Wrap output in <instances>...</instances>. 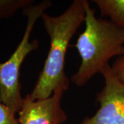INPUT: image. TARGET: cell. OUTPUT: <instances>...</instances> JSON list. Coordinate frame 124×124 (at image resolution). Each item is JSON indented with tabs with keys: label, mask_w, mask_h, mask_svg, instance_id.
<instances>
[{
	"label": "cell",
	"mask_w": 124,
	"mask_h": 124,
	"mask_svg": "<svg viewBox=\"0 0 124 124\" xmlns=\"http://www.w3.org/2000/svg\"><path fill=\"white\" fill-rule=\"evenodd\" d=\"M65 91L58 88L48 98L34 100L28 94L23 97L18 112L19 124H62L68 119L62 107V99Z\"/></svg>",
	"instance_id": "cell-5"
},
{
	"label": "cell",
	"mask_w": 124,
	"mask_h": 124,
	"mask_svg": "<svg viewBox=\"0 0 124 124\" xmlns=\"http://www.w3.org/2000/svg\"><path fill=\"white\" fill-rule=\"evenodd\" d=\"M13 111L0 102V124H19Z\"/></svg>",
	"instance_id": "cell-8"
},
{
	"label": "cell",
	"mask_w": 124,
	"mask_h": 124,
	"mask_svg": "<svg viewBox=\"0 0 124 124\" xmlns=\"http://www.w3.org/2000/svg\"><path fill=\"white\" fill-rule=\"evenodd\" d=\"M85 0H74L70 6L59 16L47 13L41 16L45 30L48 33L50 46L32 91L29 94L34 100L50 97L58 88L66 91L70 79L65 72V59L71 39L85 22Z\"/></svg>",
	"instance_id": "cell-1"
},
{
	"label": "cell",
	"mask_w": 124,
	"mask_h": 124,
	"mask_svg": "<svg viewBox=\"0 0 124 124\" xmlns=\"http://www.w3.org/2000/svg\"><path fill=\"white\" fill-rule=\"evenodd\" d=\"M85 29L74 47L81 59L79 69L71 77L76 85L84 86L109 64L115 57L124 55V28L95 16V10L85 1Z\"/></svg>",
	"instance_id": "cell-2"
},
{
	"label": "cell",
	"mask_w": 124,
	"mask_h": 124,
	"mask_svg": "<svg viewBox=\"0 0 124 124\" xmlns=\"http://www.w3.org/2000/svg\"><path fill=\"white\" fill-rule=\"evenodd\" d=\"M32 4V0H0V19L11 17L18 10Z\"/></svg>",
	"instance_id": "cell-7"
},
{
	"label": "cell",
	"mask_w": 124,
	"mask_h": 124,
	"mask_svg": "<svg viewBox=\"0 0 124 124\" xmlns=\"http://www.w3.org/2000/svg\"><path fill=\"white\" fill-rule=\"evenodd\" d=\"M104 86L97 94L99 108L81 124H124V83L115 75L110 64L101 72Z\"/></svg>",
	"instance_id": "cell-4"
},
{
	"label": "cell",
	"mask_w": 124,
	"mask_h": 124,
	"mask_svg": "<svg viewBox=\"0 0 124 124\" xmlns=\"http://www.w3.org/2000/svg\"><path fill=\"white\" fill-rule=\"evenodd\" d=\"M111 68L118 79L124 83V55L116 58Z\"/></svg>",
	"instance_id": "cell-9"
},
{
	"label": "cell",
	"mask_w": 124,
	"mask_h": 124,
	"mask_svg": "<svg viewBox=\"0 0 124 124\" xmlns=\"http://www.w3.org/2000/svg\"><path fill=\"white\" fill-rule=\"evenodd\" d=\"M102 17H108L116 26L124 28V0H94Z\"/></svg>",
	"instance_id": "cell-6"
},
{
	"label": "cell",
	"mask_w": 124,
	"mask_h": 124,
	"mask_svg": "<svg viewBox=\"0 0 124 124\" xmlns=\"http://www.w3.org/2000/svg\"><path fill=\"white\" fill-rule=\"evenodd\" d=\"M51 6V1L44 0L23 10L27 22L22 39L8 59L0 63V102L15 113L19 111L23 99L19 83L20 68L26 57L39 44L37 39L30 40L31 32L37 21Z\"/></svg>",
	"instance_id": "cell-3"
}]
</instances>
